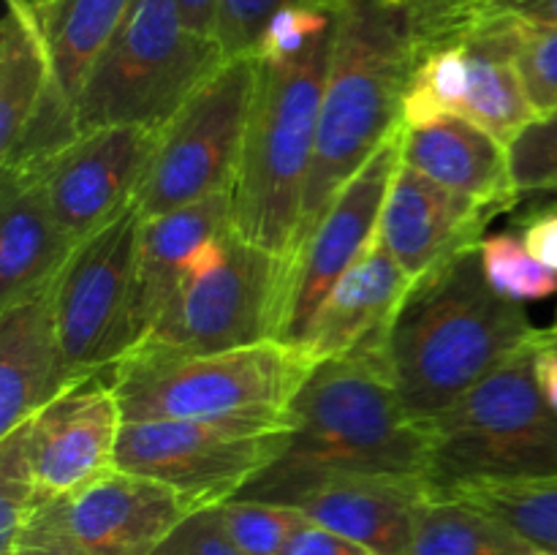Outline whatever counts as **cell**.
Segmentation results:
<instances>
[{
  "mask_svg": "<svg viewBox=\"0 0 557 555\" xmlns=\"http://www.w3.org/2000/svg\"><path fill=\"white\" fill-rule=\"evenodd\" d=\"M536 337L424 424L430 498L557 477V411L536 379Z\"/></svg>",
  "mask_w": 557,
  "mask_h": 555,
  "instance_id": "277c9868",
  "label": "cell"
},
{
  "mask_svg": "<svg viewBox=\"0 0 557 555\" xmlns=\"http://www.w3.org/2000/svg\"><path fill=\"white\" fill-rule=\"evenodd\" d=\"M131 0H49L36 5L54 60V76L69 96H79L92 63L117 30Z\"/></svg>",
  "mask_w": 557,
  "mask_h": 555,
  "instance_id": "484cf974",
  "label": "cell"
},
{
  "mask_svg": "<svg viewBox=\"0 0 557 555\" xmlns=\"http://www.w3.org/2000/svg\"><path fill=\"white\" fill-rule=\"evenodd\" d=\"M533 544L466 498H428L403 555H531Z\"/></svg>",
  "mask_w": 557,
  "mask_h": 555,
  "instance_id": "d4e9b609",
  "label": "cell"
},
{
  "mask_svg": "<svg viewBox=\"0 0 557 555\" xmlns=\"http://www.w3.org/2000/svg\"><path fill=\"white\" fill-rule=\"evenodd\" d=\"M411 283L389 248L375 237L321 303L302 343L305 354L319 365L386 337Z\"/></svg>",
  "mask_w": 557,
  "mask_h": 555,
  "instance_id": "d6986e66",
  "label": "cell"
},
{
  "mask_svg": "<svg viewBox=\"0 0 557 555\" xmlns=\"http://www.w3.org/2000/svg\"><path fill=\"white\" fill-rule=\"evenodd\" d=\"M283 555H379L368 547V544L348 539L343 533L330 531V528L319 526V522L308 520L292 542L286 544Z\"/></svg>",
  "mask_w": 557,
  "mask_h": 555,
  "instance_id": "f35d334b",
  "label": "cell"
},
{
  "mask_svg": "<svg viewBox=\"0 0 557 555\" xmlns=\"http://www.w3.org/2000/svg\"><path fill=\"white\" fill-rule=\"evenodd\" d=\"M495 215L498 212L490 207L433 183L400 161L381 212L379 237L406 275L419 281L460 250L476 248Z\"/></svg>",
  "mask_w": 557,
  "mask_h": 555,
  "instance_id": "2e32d148",
  "label": "cell"
},
{
  "mask_svg": "<svg viewBox=\"0 0 557 555\" xmlns=\"http://www.w3.org/2000/svg\"><path fill=\"white\" fill-rule=\"evenodd\" d=\"M259 60L226 58L183 103L158 136L145 177L134 194L141 218L232 190L253 112Z\"/></svg>",
  "mask_w": 557,
  "mask_h": 555,
  "instance_id": "30bf717a",
  "label": "cell"
},
{
  "mask_svg": "<svg viewBox=\"0 0 557 555\" xmlns=\"http://www.w3.org/2000/svg\"><path fill=\"white\" fill-rule=\"evenodd\" d=\"M33 3H36V5H47L49 0H33Z\"/></svg>",
  "mask_w": 557,
  "mask_h": 555,
  "instance_id": "bcb514c9",
  "label": "cell"
},
{
  "mask_svg": "<svg viewBox=\"0 0 557 555\" xmlns=\"http://www.w3.org/2000/svg\"><path fill=\"white\" fill-rule=\"evenodd\" d=\"M286 275V256L250 243L228 223L190 254L161 321L125 357H194L272 341Z\"/></svg>",
  "mask_w": 557,
  "mask_h": 555,
  "instance_id": "52a82bcc",
  "label": "cell"
},
{
  "mask_svg": "<svg viewBox=\"0 0 557 555\" xmlns=\"http://www.w3.org/2000/svg\"><path fill=\"white\" fill-rule=\"evenodd\" d=\"M335 27V5H286L267 22L253 54L259 63H286L308 52Z\"/></svg>",
  "mask_w": 557,
  "mask_h": 555,
  "instance_id": "e575fe53",
  "label": "cell"
},
{
  "mask_svg": "<svg viewBox=\"0 0 557 555\" xmlns=\"http://www.w3.org/2000/svg\"><path fill=\"white\" fill-rule=\"evenodd\" d=\"M190 506L166 484L112 468L69 495L41 498L20 544L65 555H150Z\"/></svg>",
  "mask_w": 557,
  "mask_h": 555,
  "instance_id": "7c38bea8",
  "label": "cell"
},
{
  "mask_svg": "<svg viewBox=\"0 0 557 555\" xmlns=\"http://www.w3.org/2000/svg\"><path fill=\"white\" fill-rule=\"evenodd\" d=\"M335 27L286 63H259L253 112L232 185V226L250 243L292 259L313 166L321 98Z\"/></svg>",
  "mask_w": 557,
  "mask_h": 555,
  "instance_id": "5b68a950",
  "label": "cell"
},
{
  "mask_svg": "<svg viewBox=\"0 0 557 555\" xmlns=\"http://www.w3.org/2000/svg\"><path fill=\"white\" fill-rule=\"evenodd\" d=\"M14 555H65V553H60V550H52V547H33V544H20V547L14 550Z\"/></svg>",
  "mask_w": 557,
  "mask_h": 555,
  "instance_id": "7bdbcfd3",
  "label": "cell"
},
{
  "mask_svg": "<svg viewBox=\"0 0 557 555\" xmlns=\"http://www.w3.org/2000/svg\"><path fill=\"white\" fill-rule=\"evenodd\" d=\"M428 498L419 479L343 473L308 484L286 506L330 531L368 544L373 553L403 555Z\"/></svg>",
  "mask_w": 557,
  "mask_h": 555,
  "instance_id": "e0dca14e",
  "label": "cell"
},
{
  "mask_svg": "<svg viewBox=\"0 0 557 555\" xmlns=\"http://www.w3.org/2000/svg\"><path fill=\"white\" fill-rule=\"evenodd\" d=\"M479 245L413 281L386 330L392 379L419 424L539 335L525 308L490 286Z\"/></svg>",
  "mask_w": 557,
  "mask_h": 555,
  "instance_id": "7a4b0ae2",
  "label": "cell"
},
{
  "mask_svg": "<svg viewBox=\"0 0 557 555\" xmlns=\"http://www.w3.org/2000/svg\"><path fill=\"white\" fill-rule=\"evenodd\" d=\"M82 136L79 112H76V98L63 90V85L54 82L44 98L38 101L36 112L20 131L11 150L0 158V169L9 177L22 180H44L52 163L74 145Z\"/></svg>",
  "mask_w": 557,
  "mask_h": 555,
  "instance_id": "83f0119b",
  "label": "cell"
},
{
  "mask_svg": "<svg viewBox=\"0 0 557 555\" xmlns=\"http://www.w3.org/2000/svg\"><path fill=\"white\" fill-rule=\"evenodd\" d=\"M120 430L123 411L107 373L65 386L38 408L30 457L41 498L69 495L112 471Z\"/></svg>",
  "mask_w": 557,
  "mask_h": 555,
  "instance_id": "9a60e30c",
  "label": "cell"
},
{
  "mask_svg": "<svg viewBox=\"0 0 557 555\" xmlns=\"http://www.w3.org/2000/svg\"><path fill=\"white\" fill-rule=\"evenodd\" d=\"M41 501L30 457V419L0 435V555H14L27 517Z\"/></svg>",
  "mask_w": 557,
  "mask_h": 555,
  "instance_id": "1f68e13d",
  "label": "cell"
},
{
  "mask_svg": "<svg viewBox=\"0 0 557 555\" xmlns=\"http://www.w3.org/2000/svg\"><path fill=\"white\" fill-rule=\"evenodd\" d=\"M520 69L536 114L557 109V27H528Z\"/></svg>",
  "mask_w": 557,
  "mask_h": 555,
  "instance_id": "74e56055",
  "label": "cell"
},
{
  "mask_svg": "<svg viewBox=\"0 0 557 555\" xmlns=\"http://www.w3.org/2000/svg\"><path fill=\"white\" fill-rule=\"evenodd\" d=\"M482 250V267L490 286L500 297L517 305L542 303V299L557 294V272L553 267L542 264L528 250L522 234L498 232L490 234L479 245Z\"/></svg>",
  "mask_w": 557,
  "mask_h": 555,
  "instance_id": "4dcf8cb0",
  "label": "cell"
},
{
  "mask_svg": "<svg viewBox=\"0 0 557 555\" xmlns=\"http://www.w3.org/2000/svg\"><path fill=\"white\" fill-rule=\"evenodd\" d=\"M0 22V158L54 82V60L33 0H3Z\"/></svg>",
  "mask_w": 557,
  "mask_h": 555,
  "instance_id": "cb8c5ba5",
  "label": "cell"
},
{
  "mask_svg": "<svg viewBox=\"0 0 557 555\" xmlns=\"http://www.w3.org/2000/svg\"><path fill=\"white\" fill-rule=\"evenodd\" d=\"M150 555H245L223 526L221 506L190 511Z\"/></svg>",
  "mask_w": 557,
  "mask_h": 555,
  "instance_id": "8d00e7d4",
  "label": "cell"
},
{
  "mask_svg": "<svg viewBox=\"0 0 557 555\" xmlns=\"http://www.w3.org/2000/svg\"><path fill=\"white\" fill-rule=\"evenodd\" d=\"M400 166V131L332 196L288 259L277 341L302 348L321 303L379 237L381 212Z\"/></svg>",
  "mask_w": 557,
  "mask_h": 555,
  "instance_id": "4fadbf2b",
  "label": "cell"
},
{
  "mask_svg": "<svg viewBox=\"0 0 557 555\" xmlns=\"http://www.w3.org/2000/svg\"><path fill=\"white\" fill-rule=\"evenodd\" d=\"M223 60L218 38L188 30L177 0H131L76 96L82 134L109 125L163 131Z\"/></svg>",
  "mask_w": 557,
  "mask_h": 555,
  "instance_id": "8992f818",
  "label": "cell"
},
{
  "mask_svg": "<svg viewBox=\"0 0 557 555\" xmlns=\"http://www.w3.org/2000/svg\"><path fill=\"white\" fill-rule=\"evenodd\" d=\"M531 555H557V550H542V547H536Z\"/></svg>",
  "mask_w": 557,
  "mask_h": 555,
  "instance_id": "f6af8a7d",
  "label": "cell"
},
{
  "mask_svg": "<svg viewBox=\"0 0 557 555\" xmlns=\"http://www.w3.org/2000/svg\"><path fill=\"white\" fill-rule=\"evenodd\" d=\"M335 5L337 0H221L218 3L215 38L226 58L253 54L272 14L286 5Z\"/></svg>",
  "mask_w": 557,
  "mask_h": 555,
  "instance_id": "d590c367",
  "label": "cell"
},
{
  "mask_svg": "<svg viewBox=\"0 0 557 555\" xmlns=\"http://www.w3.org/2000/svg\"><path fill=\"white\" fill-rule=\"evenodd\" d=\"M384 341L324 359L288 406V435L275 462L237 498L286 506L308 484L343 473L424 477L428 430L408 414ZM424 484V482H422Z\"/></svg>",
  "mask_w": 557,
  "mask_h": 555,
  "instance_id": "6da1fadb",
  "label": "cell"
},
{
  "mask_svg": "<svg viewBox=\"0 0 557 555\" xmlns=\"http://www.w3.org/2000/svg\"><path fill=\"white\" fill-rule=\"evenodd\" d=\"M525 33L528 27L517 22L479 20L460 38L468 47L471 69L462 118L482 125L504 145L539 118L520 69Z\"/></svg>",
  "mask_w": 557,
  "mask_h": 555,
  "instance_id": "603a6c76",
  "label": "cell"
},
{
  "mask_svg": "<svg viewBox=\"0 0 557 555\" xmlns=\"http://www.w3.org/2000/svg\"><path fill=\"white\" fill-rule=\"evenodd\" d=\"M221 517L232 542L245 555H283L294 533L308 522L294 506L250 498L223 501Z\"/></svg>",
  "mask_w": 557,
  "mask_h": 555,
  "instance_id": "d6a6232c",
  "label": "cell"
},
{
  "mask_svg": "<svg viewBox=\"0 0 557 555\" xmlns=\"http://www.w3.org/2000/svg\"><path fill=\"white\" fill-rule=\"evenodd\" d=\"M161 131L109 125L85 131L44 177L49 207L76 245L134 205Z\"/></svg>",
  "mask_w": 557,
  "mask_h": 555,
  "instance_id": "5bb4252c",
  "label": "cell"
},
{
  "mask_svg": "<svg viewBox=\"0 0 557 555\" xmlns=\"http://www.w3.org/2000/svg\"><path fill=\"white\" fill-rule=\"evenodd\" d=\"M536 379L539 386H542L544 397L553 406V411H557V351L555 348L544 346L542 341L536 337Z\"/></svg>",
  "mask_w": 557,
  "mask_h": 555,
  "instance_id": "b9f144b4",
  "label": "cell"
},
{
  "mask_svg": "<svg viewBox=\"0 0 557 555\" xmlns=\"http://www.w3.org/2000/svg\"><path fill=\"white\" fill-rule=\"evenodd\" d=\"M232 223V190L180 207L166 215L141 218L134 281V348L161 321L183 283L190 254ZM131 348V351H134ZM128 351V354H131Z\"/></svg>",
  "mask_w": 557,
  "mask_h": 555,
  "instance_id": "44dd1931",
  "label": "cell"
},
{
  "mask_svg": "<svg viewBox=\"0 0 557 555\" xmlns=\"http://www.w3.org/2000/svg\"><path fill=\"white\" fill-rule=\"evenodd\" d=\"M315 368L305 348L277 337L194 357H125L109 370L123 422L283 417Z\"/></svg>",
  "mask_w": 557,
  "mask_h": 555,
  "instance_id": "ba28073f",
  "label": "cell"
},
{
  "mask_svg": "<svg viewBox=\"0 0 557 555\" xmlns=\"http://www.w3.org/2000/svg\"><path fill=\"white\" fill-rule=\"evenodd\" d=\"M457 498L493 511L533 547L557 550V477L482 488Z\"/></svg>",
  "mask_w": 557,
  "mask_h": 555,
  "instance_id": "f546056e",
  "label": "cell"
},
{
  "mask_svg": "<svg viewBox=\"0 0 557 555\" xmlns=\"http://www.w3.org/2000/svg\"><path fill=\"white\" fill-rule=\"evenodd\" d=\"M76 243L49 207L44 180L0 183V308L54 286Z\"/></svg>",
  "mask_w": 557,
  "mask_h": 555,
  "instance_id": "ffe728a7",
  "label": "cell"
},
{
  "mask_svg": "<svg viewBox=\"0 0 557 555\" xmlns=\"http://www.w3.org/2000/svg\"><path fill=\"white\" fill-rule=\"evenodd\" d=\"M417 47L457 41L479 20L557 27V0H408Z\"/></svg>",
  "mask_w": 557,
  "mask_h": 555,
  "instance_id": "4316f807",
  "label": "cell"
},
{
  "mask_svg": "<svg viewBox=\"0 0 557 555\" xmlns=\"http://www.w3.org/2000/svg\"><path fill=\"white\" fill-rule=\"evenodd\" d=\"M288 414L123 422L114 468L172 488L190 509L221 506L277 460Z\"/></svg>",
  "mask_w": 557,
  "mask_h": 555,
  "instance_id": "9c48e42d",
  "label": "cell"
},
{
  "mask_svg": "<svg viewBox=\"0 0 557 555\" xmlns=\"http://www.w3.org/2000/svg\"><path fill=\"white\" fill-rule=\"evenodd\" d=\"M141 215L134 205L76 245L54 281V330L65 386L109 373L134 348Z\"/></svg>",
  "mask_w": 557,
  "mask_h": 555,
  "instance_id": "8fae6325",
  "label": "cell"
},
{
  "mask_svg": "<svg viewBox=\"0 0 557 555\" xmlns=\"http://www.w3.org/2000/svg\"><path fill=\"white\" fill-rule=\"evenodd\" d=\"M517 196L557 194V109L539 114L506 145Z\"/></svg>",
  "mask_w": 557,
  "mask_h": 555,
  "instance_id": "836d02e7",
  "label": "cell"
},
{
  "mask_svg": "<svg viewBox=\"0 0 557 555\" xmlns=\"http://www.w3.org/2000/svg\"><path fill=\"white\" fill-rule=\"evenodd\" d=\"M468 79L471 69H468L466 41L419 49L403 96V128L424 125L446 114H462Z\"/></svg>",
  "mask_w": 557,
  "mask_h": 555,
  "instance_id": "f1b7e54d",
  "label": "cell"
},
{
  "mask_svg": "<svg viewBox=\"0 0 557 555\" xmlns=\"http://www.w3.org/2000/svg\"><path fill=\"white\" fill-rule=\"evenodd\" d=\"M555 319H557V316H555Z\"/></svg>",
  "mask_w": 557,
  "mask_h": 555,
  "instance_id": "7dc6e473",
  "label": "cell"
},
{
  "mask_svg": "<svg viewBox=\"0 0 557 555\" xmlns=\"http://www.w3.org/2000/svg\"><path fill=\"white\" fill-rule=\"evenodd\" d=\"M539 341H542L544 346L555 348V351H557V324L547 326V330H539Z\"/></svg>",
  "mask_w": 557,
  "mask_h": 555,
  "instance_id": "ee69618b",
  "label": "cell"
},
{
  "mask_svg": "<svg viewBox=\"0 0 557 555\" xmlns=\"http://www.w3.org/2000/svg\"><path fill=\"white\" fill-rule=\"evenodd\" d=\"M218 3L221 0H177L180 14H183V22L188 25V30L210 38H215Z\"/></svg>",
  "mask_w": 557,
  "mask_h": 555,
  "instance_id": "60d3db41",
  "label": "cell"
},
{
  "mask_svg": "<svg viewBox=\"0 0 557 555\" xmlns=\"http://www.w3.org/2000/svg\"><path fill=\"white\" fill-rule=\"evenodd\" d=\"M52 288L5 305L0 313V435L65 390Z\"/></svg>",
  "mask_w": 557,
  "mask_h": 555,
  "instance_id": "7402d4cb",
  "label": "cell"
},
{
  "mask_svg": "<svg viewBox=\"0 0 557 555\" xmlns=\"http://www.w3.org/2000/svg\"><path fill=\"white\" fill-rule=\"evenodd\" d=\"M413 63L417 33L408 0H337L297 245L332 196L403 128V96Z\"/></svg>",
  "mask_w": 557,
  "mask_h": 555,
  "instance_id": "3957f363",
  "label": "cell"
},
{
  "mask_svg": "<svg viewBox=\"0 0 557 555\" xmlns=\"http://www.w3.org/2000/svg\"><path fill=\"white\" fill-rule=\"evenodd\" d=\"M522 239L542 264L553 267L557 272V210H544L528 218L525 229H522Z\"/></svg>",
  "mask_w": 557,
  "mask_h": 555,
  "instance_id": "ab89813d",
  "label": "cell"
},
{
  "mask_svg": "<svg viewBox=\"0 0 557 555\" xmlns=\"http://www.w3.org/2000/svg\"><path fill=\"white\" fill-rule=\"evenodd\" d=\"M400 161L495 212L511 210L520 201L506 145L462 114L400 128Z\"/></svg>",
  "mask_w": 557,
  "mask_h": 555,
  "instance_id": "ac0fdd59",
  "label": "cell"
}]
</instances>
